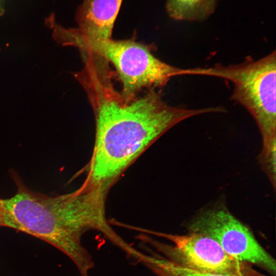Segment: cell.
I'll use <instances>...</instances> for the list:
<instances>
[{
  "instance_id": "cell-4",
  "label": "cell",
  "mask_w": 276,
  "mask_h": 276,
  "mask_svg": "<svg viewBox=\"0 0 276 276\" xmlns=\"http://www.w3.org/2000/svg\"><path fill=\"white\" fill-rule=\"evenodd\" d=\"M217 77L234 85L231 99L242 105L259 128L262 147L276 142V54L275 50L258 59L235 64H216L206 67L180 68L178 76Z\"/></svg>"
},
{
  "instance_id": "cell-8",
  "label": "cell",
  "mask_w": 276,
  "mask_h": 276,
  "mask_svg": "<svg viewBox=\"0 0 276 276\" xmlns=\"http://www.w3.org/2000/svg\"><path fill=\"white\" fill-rule=\"evenodd\" d=\"M148 253L142 252L139 263L149 268L156 276H223L193 270L178 265L147 246Z\"/></svg>"
},
{
  "instance_id": "cell-1",
  "label": "cell",
  "mask_w": 276,
  "mask_h": 276,
  "mask_svg": "<svg viewBox=\"0 0 276 276\" xmlns=\"http://www.w3.org/2000/svg\"><path fill=\"white\" fill-rule=\"evenodd\" d=\"M83 59L84 67L75 77L87 96L96 122L86 177L109 189L172 127L191 117L218 111L216 107L188 109L171 106L155 89L127 101L114 88L112 72L105 59L92 54Z\"/></svg>"
},
{
  "instance_id": "cell-9",
  "label": "cell",
  "mask_w": 276,
  "mask_h": 276,
  "mask_svg": "<svg viewBox=\"0 0 276 276\" xmlns=\"http://www.w3.org/2000/svg\"><path fill=\"white\" fill-rule=\"evenodd\" d=\"M216 0H167L169 15L177 20H202L214 10Z\"/></svg>"
},
{
  "instance_id": "cell-7",
  "label": "cell",
  "mask_w": 276,
  "mask_h": 276,
  "mask_svg": "<svg viewBox=\"0 0 276 276\" xmlns=\"http://www.w3.org/2000/svg\"><path fill=\"white\" fill-rule=\"evenodd\" d=\"M123 0H83L76 14L81 34L95 38H111Z\"/></svg>"
},
{
  "instance_id": "cell-6",
  "label": "cell",
  "mask_w": 276,
  "mask_h": 276,
  "mask_svg": "<svg viewBox=\"0 0 276 276\" xmlns=\"http://www.w3.org/2000/svg\"><path fill=\"white\" fill-rule=\"evenodd\" d=\"M189 232L209 237L229 255L275 276L274 259L257 241L251 231L223 205L200 211L187 224Z\"/></svg>"
},
{
  "instance_id": "cell-10",
  "label": "cell",
  "mask_w": 276,
  "mask_h": 276,
  "mask_svg": "<svg viewBox=\"0 0 276 276\" xmlns=\"http://www.w3.org/2000/svg\"><path fill=\"white\" fill-rule=\"evenodd\" d=\"M4 9L2 5V0H0V15L3 14Z\"/></svg>"
},
{
  "instance_id": "cell-5",
  "label": "cell",
  "mask_w": 276,
  "mask_h": 276,
  "mask_svg": "<svg viewBox=\"0 0 276 276\" xmlns=\"http://www.w3.org/2000/svg\"><path fill=\"white\" fill-rule=\"evenodd\" d=\"M145 233L137 238L159 255L180 266L193 270L223 276H266L228 254L211 238L189 232L172 234L132 226Z\"/></svg>"
},
{
  "instance_id": "cell-3",
  "label": "cell",
  "mask_w": 276,
  "mask_h": 276,
  "mask_svg": "<svg viewBox=\"0 0 276 276\" xmlns=\"http://www.w3.org/2000/svg\"><path fill=\"white\" fill-rule=\"evenodd\" d=\"M54 35L63 44L77 47L81 53L97 55L114 66L122 84L121 93L127 101L137 97L143 88L165 86L180 68L170 65L153 55L149 47L133 40L95 38L80 34L76 29L57 25Z\"/></svg>"
},
{
  "instance_id": "cell-2",
  "label": "cell",
  "mask_w": 276,
  "mask_h": 276,
  "mask_svg": "<svg viewBox=\"0 0 276 276\" xmlns=\"http://www.w3.org/2000/svg\"><path fill=\"white\" fill-rule=\"evenodd\" d=\"M15 194L0 198V226L25 233L42 240L66 255L80 276H90L92 256L82 242L90 230L101 232L116 246L123 239L110 226L105 214L108 188L86 177L75 191L50 196L29 189L13 171Z\"/></svg>"
}]
</instances>
